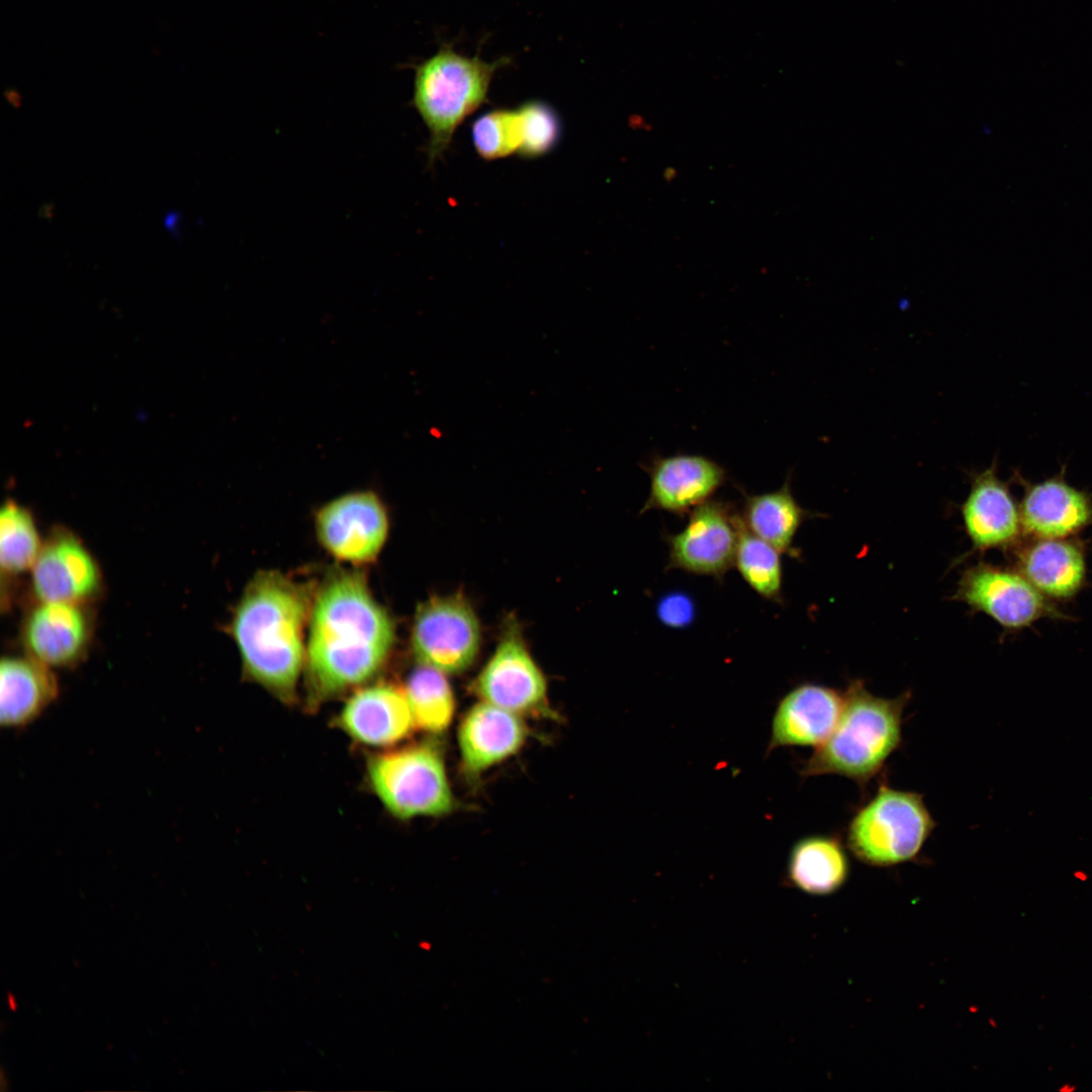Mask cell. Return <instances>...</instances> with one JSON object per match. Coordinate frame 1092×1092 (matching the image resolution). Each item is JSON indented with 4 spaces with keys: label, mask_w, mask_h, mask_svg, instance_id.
Segmentation results:
<instances>
[{
    "label": "cell",
    "mask_w": 1092,
    "mask_h": 1092,
    "mask_svg": "<svg viewBox=\"0 0 1092 1092\" xmlns=\"http://www.w3.org/2000/svg\"><path fill=\"white\" fill-rule=\"evenodd\" d=\"M394 640V623L363 575L341 571L330 576L310 612L305 659L309 704H321L375 676Z\"/></svg>",
    "instance_id": "6da1fadb"
},
{
    "label": "cell",
    "mask_w": 1092,
    "mask_h": 1092,
    "mask_svg": "<svg viewBox=\"0 0 1092 1092\" xmlns=\"http://www.w3.org/2000/svg\"><path fill=\"white\" fill-rule=\"evenodd\" d=\"M308 590L276 570L255 574L235 608L230 632L244 673L284 703H292L304 662Z\"/></svg>",
    "instance_id": "7a4b0ae2"
},
{
    "label": "cell",
    "mask_w": 1092,
    "mask_h": 1092,
    "mask_svg": "<svg viewBox=\"0 0 1092 1092\" xmlns=\"http://www.w3.org/2000/svg\"><path fill=\"white\" fill-rule=\"evenodd\" d=\"M910 699L909 691L892 699L877 697L862 680H850L833 731L802 762L801 777L837 775L867 786L900 746Z\"/></svg>",
    "instance_id": "3957f363"
},
{
    "label": "cell",
    "mask_w": 1092,
    "mask_h": 1092,
    "mask_svg": "<svg viewBox=\"0 0 1092 1092\" xmlns=\"http://www.w3.org/2000/svg\"><path fill=\"white\" fill-rule=\"evenodd\" d=\"M507 63L469 58L444 46L416 66L413 105L429 131L430 165L443 157L459 125L486 101L494 73Z\"/></svg>",
    "instance_id": "277c9868"
},
{
    "label": "cell",
    "mask_w": 1092,
    "mask_h": 1092,
    "mask_svg": "<svg viewBox=\"0 0 1092 1092\" xmlns=\"http://www.w3.org/2000/svg\"><path fill=\"white\" fill-rule=\"evenodd\" d=\"M935 825L921 794L882 784L851 818L846 845L863 863L893 867L916 858Z\"/></svg>",
    "instance_id": "5b68a950"
},
{
    "label": "cell",
    "mask_w": 1092,
    "mask_h": 1092,
    "mask_svg": "<svg viewBox=\"0 0 1092 1092\" xmlns=\"http://www.w3.org/2000/svg\"><path fill=\"white\" fill-rule=\"evenodd\" d=\"M367 777L382 806L397 819L440 817L455 808L444 758L430 742L371 756Z\"/></svg>",
    "instance_id": "8992f818"
},
{
    "label": "cell",
    "mask_w": 1092,
    "mask_h": 1092,
    "mask_svg": "<svg viewBox=\"0 0 1092 1092\" xmlns=\"http://www.w3.org/2000/svg\"><path fill=\"white\" fill-rule=\"evenodd\" d=\"M412 647L420 664L446 674L458 673L474 661L480 647V626L460 596L435 597L417 610Z\"/></svg>",
    "instance_id": "52a82bcc"
},
{
    "label": "cell",
    "mask_w": 1092,
    "mask_h": 1092,
    "mask_svg": "<svg viewBox=\"0 0 1092 1092\" xmlns=\"http://www.w3.org/2000/svg\"><path fill=\"white\" fill-rule=\"evenodd\" d=\"M953 600L1012 631L1026 628L1045 617H1063L1051 600L1018 570L986 562H978L963 571Z\"/></svg>",
    "instance_id": "ba28073f"
},
{
    "label": "cell",
    "mask_w": 1092,
    "mask_h": 1092,
    "mask_svg": "<svg viewBox=\"0 0 1092 1092\" xmlns=\"http://www.w3.org/2000/svg\"><path fill=\"white\" fill-rule=\"evenodd\" d=\"M316 535L335 558L350 563L375 559L388 534V516L379 495L372 490L344 493L316 513Z\"/></svg>",
    "instance_id": "9c48e42d"
},
{
    "label": "cell",
    "mask_w": 1092,
    "mask_h": 1092,
    "mask_svg": "<svg viewBox=\"0 0 1092 1092\" xmlns=\"http://www.w3.org/2000/svg\"><path fill=\"white\" fill-rule=\"evenodd\" d=\"M102 589L101 568L84 542L67 528H54L30 570L35 601L90 604Z\"/></svg>",
    "instance_id": "30bf717a"
},
{
    "label": "cell",
    "mask_w": 1092,
    "mask_h": 1092,
    "mask_svg": "<svg viewBox=\"0 0 1092 1092\" xmlns=\"http://www.w3.org/2000/svg\"><path fill=\"white\" fill-rule=\"evenodd\" d=\"M686 527L666 539L668 566L722 577L733 565L739 514L728 503L709 499L690 513Z\"/></svg>",
    "instance_id": "8fae6325"
},
{
    "label": "cell",
    "mask_w": 1092,
    "mask_h": 1092,
    "mask_svg": "<svg viewBox=\"0 0 1092 1092\" xmlns=\"http://www.w3.org/2000/svg\"><path fill=\"white\" fill-rule=\"evenodd\" d=\"M473 691L480 701L522 717L550 713L545 676L516 633L509 632L499 642Z\"/></svg>",
    "instance_id": "7c38bea8"
},
{
    "label": "cell",
    "mask_w": 1092,
    "mask_h": 1092,
    "mask_svg": "<svg viewBox=\"0 0 1092 1092\" xmlns=\"http://www.w3.org/2000/svg\"><path fill=\"white\" fill-rule=\"evenodd\" d=\"M94 634L89 604L34 601L24 616L25 653L50 667H72L88 653Z\"/></svg>",
    "instance_id": "4fadbf2b"
},
{
    "label": "cell",
    "mask_w": 1092,
    "mask_h": 1092,
    "mask_svg": "<svg viewBox=\"0 0 1092 1092\" xmlns=\"http://www.w3.org/2000/svg\"><path fill=\"white\" fill-rule=\"evenodd\" d=\"M970 477L971 487L961 514L973 551L1015 547L1023 534L1019 505L1009 484L999 478L997 461Z\"/></svg>",
    "instance_id": "5bb4252c"
},
{
    "label": "cell",
    "mask_w": 1092,
    "mask_h": 1092,
    "mask_svg": "<svg viewBox=\"0 0 1092 1092\" xmlns=\"http://www.w3.org/2000/svg\"><path fill=\"white\" fill-rule=\"evenodd\" d=\"M1023 487L1019 505L1022 533L1030 538H1071L1092 525V496L1067 482L1061 473L1029 482L1013 476Z\"/></svg>",
    "instance_id": "9a60e30c"
},
{
    "label": "cell",
    "mask_w": 1092,
    "mask_h": 1092,
    "mask_svg": "<svg viewBox=\"0 0 1092 1092\" xmlns=\"http://www.w3.org/2000/svg\"><path fill=\"white\" fill-rule=\"evenodd\" d=\"M643 469L649 475L650 489L641 513L660 510L688 514L711 499L727 478L720 464L693 454L654 456Z\"/></svg>",
    "instance_id": "2e32d148"
},
{
    "label": "cell",
    "mask_w": 1092,
    "mask_h": 1092,
    "mask_svg": "<svg viewBox=\"0 0 1092 1092\" xmlns=\"http://www.w3.org/2000/svg\"><path fill=\"white\" fill-rule=\"evenodd\" d=\"M843 707V693L814 682L790 690L778 703L766 753L780 747L822 744L833 731Z\"/></svg>",
    "instance_id": "e0dca14e"
},
{
    "label": "cell",
    "mask_w": 1092,
    "mask_h": 1092,
    "mask_svg": "<svg viewBox=\"0 0 1092 1092\" xmlns=\"http://www.w3.org/2000/svg\"><path fill=\"white\" fill-rule=\"evenodd\" d=\"M338 726L355 742L385 747L416 728L404 690L378 684L355 692L337 718Z\"/></svg>",
    "instance_id": "ac0fdd59"
},
{
    "label": "cell",
    "mask_w": 1092,
    "mask_h": 1092,
    "mask_svg": "<svg viewBox=\"0 0 1092 1092\" xmlns=\"http://www.w3.org/2000/svg\"><path fill=\"white\" fill-rule=\"evenodd\" d=\"M457 738L462 766L474 777L516 754L527 728L522 716L480 701L463 717Z\"/></svg>",
    "instance_id": "d6986e66"
},
{
    "label": "cell",
    "mask_w": 1092,
    "mask_h": 1092,
    "mask_svg": "<svg viewBox=\"0 0 1092 1092\" xmlns=\"http://www.w3.org/2000/svg\"><path fill=\"white\" fill-rule=\"evenodd\" d=\"M1015 552L1018 570L1048 599L1068 600L1086 581L1087 566L1082 545L1070 538H1031Z\"/></svg>",
    "instance_id": "ffe728a7"
},
{
    "label": "cell",
    "mask_w": 1092,
    "mask_h": 1092,
    "mask_svg": "<svg viewBox=\"0 0 1092 1092\" xmlns=\"http://www.w3.org/2000/svg\"><path fill=\"white\" fill-rule=\"evenodd\" d=\"M52 667L25 655L6 656L0 666V721L19 728L35 720L57 698Z\"/></svg>",
    "instance_id": "44dd1931"
},
{
    "label": "cell",
    "mask_w": 1092,
    "mask_h": 1092,
    "mask_svg": "<svg viewBox=\"0 0 1092 1092\" xmlns=\"http://www.w3.org/2000/svg\"><path fill=\"white\" fill-rule=\"evenodd\" d=\"M849 876L847 853L834 835L813 834L797 840L789 853L786 882L813 896L838 891Z\"/></svg>",
    "instance_id": "7402d4cb"
},
{
    "label": "cell",
    "mask_w": 1092,
    "mask_h": 1092,
    "mask_svg": "<svg viewBox=\"0 0 1092 1092\" xmlns=\"http://www.w3.org/2000/svg\"><path fill=\"white\" fill-rule=\"evenodd\" d=\"M741 519L746 528L781 553L795 554V536L810 517L794 497L790 479L778 490L745 494Z\"/></svg>",
    "instance_id": "603a6c76"
},
{
    "label": "cell",
    "mask_w": 1092,
    "mask_h": 1092,
    "mask_svg": "<svg viewBox=\"0 0 1092 1092\" xmlns=\"http://www.w3.org/2000/svg\"><path fill=\"white\" fill-rule=\"evenodd\" d=\"M403 690L416 728L438 734L450 726L455 699L446 673L420 664L410 674Z\"/></svg>",
    "instance_id": "cb8c5ba5"
},
{
    "label": "cell",
    "mask_w": 1092,
    "mask_h": 1092,
    "mask_svg": "<svg viewBox=\"0 0 1092 1092\" xmlns=\"http://www.w3.org/2000/svg\"><path fill=\"white\" fill-rule=\"evenodd\" d=\"M32 513L13 499L0 513V565L2 576L15 578L30 571L42 546Z\"/></svg>",
    "instance_id": "d4e9b609"
},
{
    "label": "cell",
    "mask_w": 1092,
    "mask_h": 1092,
    "mask_svg": "<svg viewBox=\"0 0 1092 1092\" xmlns=\"http://www.w3.org/2000/svg\"><path fill=\"white\" fill-rule=\"evenodd\" d=\"M781 552L751 533L738 517V541L734 565L744 581L761 598L782 602Z\"/></svg>",
    "instance_id": "484cf974"
},
{
    "label": "cell",
    "mask_w": 1092,
    "mask_h": 1092,
    "mask_svg": "<svg viewBox=\"0 0 1092 1092\" xmlns=\"http://www.w3.org/2000/svg\"><path fill=\"white\" fill-rule=\"evenodd\" d=\"M470 131L476 154L485 161L503 159L519 152L521 131L517 107L494 108L484 112L474 119Z\"/></svg>",
    "instance_id": "4316f807"
},
{
    "label": "cell",
    "mask_w": 1092,
    "mask_h": 1092,
    "mask_svg": "<svg viewBox=\"0 0 1092 1092\" xmlns=\"http://www.w3.org/2000/svg\"><path fill=\"white\" fill-rule=\"evenodd\" d=\"M517 109L521 131L518 154L524 159H537L554 151L563 131L558 112L541 100L526 101Z\"/></svg>",
    "instance_id": "83f0119b"
},
{
    "label": "cell",
    "mask_w": 1092,
    "mask_h": 1092,
    "mask_svg": "<svg viewBox=\"0 0 1092 1092\" xmlns=\"http://www.w3.org/2000/svg\"><path fill=\"white\" fill-rule=\"evenodd\" d=\"M660 620L671 627H682L690 623L694 617V605L682 594H670L664 597L658 605Z\"/></svg>",
    "instance_id": "f1b7e54d"
},
{
    "label": "cell",
    "mask_w": 1092,
    "mask_h": 1092,
    "mask_svg": "<svg viewBox=\"0 0 1092 1092\" xmlns=\"http://www.w3.org/2000/svg\"><path fill=\"white\" fill-rule=\"evenodd\" d=\"M180 217H181V215H180L179 211H177V210L169 211L164 217V225H165V228L172 234L173 237H175L176 240H179V237H180V231H179Z\"/></svg>",
    "instance_id": "f546056e"
},
{
    "label": "cell",
    "mask_w": 1092,
    "mask_h": 1092,
    "mask_svg": "<svg viewBox=\"0 0 1092 1092\" xmlns=\"http://www.w3.org/2000/svg\"><path fill=\"white\" fill-rule=\"evenodd\" d=\"M4 97L7 102L15 108H18L21 105V95L14 88L6 89L4 91Z\"/></svg>",
    "instance_id": "4dcf8cb0"
},
{
    "label": "cell",
    "mask_w": 1092,
    "mask_h": 1092,
    "mask_svg": "<svg viewBox=\"0 0 1092 1092\" xmlns=\"http://www.w3.org/2000/svg\"><path fill=\"white\" fill-rule=\"evenodd\" d=\"M7 1000H8V1003H9V1006H10V1008H11V1009H15V1007H16V1004H15V1001H14V997H13V996H12L11 994H9V995L7 996Z\"/></svg>",
    "instance_id": "1f68e13d"
}]
</instances>
